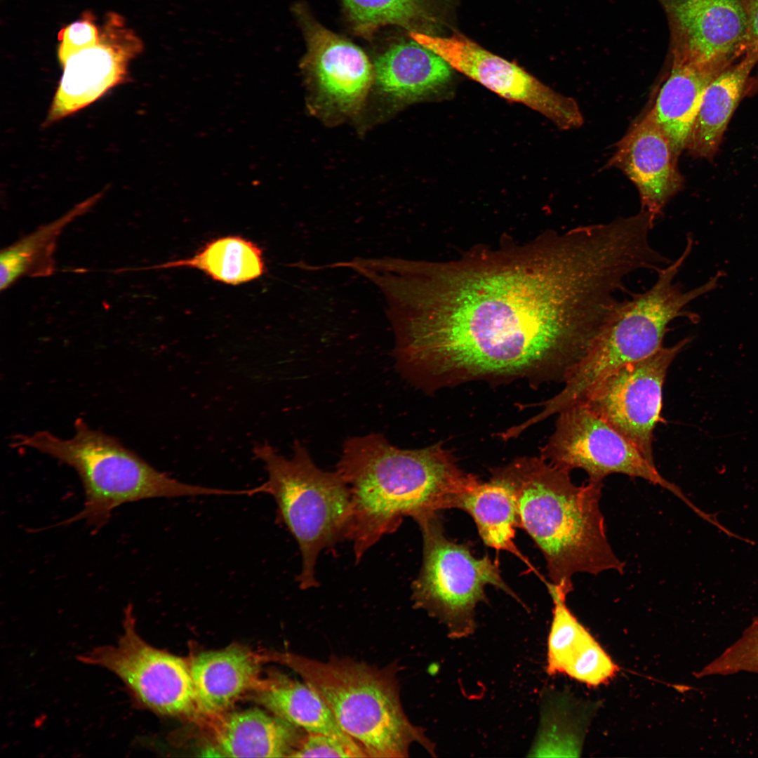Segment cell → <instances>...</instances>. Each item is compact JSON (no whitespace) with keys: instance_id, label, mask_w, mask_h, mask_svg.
Here are the masks:
<instances>
[{"instance_id":"ba28073f","label":"cell","mask_w":758,"mask_h":758,"mask_svg":"<svg viewBox=\"0 0 758 758\" xmlns=\"http://www.w3.org/2000/svg\"><path fill=\"white\" fill-rule=\"evenodd\" d=\"M423 540V562L412 583L416 607L446 625L453 638L473 633L477 604L486 600L487 585L514 599L517 596L503 580L498 563L488 556L475 557L470 548L449 540L438 514L417 522Z\"/></svg>"},{"instance_id":"83f0119b","label":"cell","mask_w":758,"mask_h":758,"mask_svg":"<svg viewBox=\"0 0 758 758\" xmlns=\"http://www.w3.org/2000/svg\"><path fill=\"white\" fill-rule=\"evenodd\" d=\"M99 38L100 28L95 23L94 16L89 12L84 13L80 20L61 29L58 33L60 43L58 56L60 64L72 55L96 44Z\"/></svg>"},{"instance_id":"44dd1931","label":"cell","mask_w":758,"mask_h":758,"mask_svg":"<svg viewBox=\"0 0 758 758\" xmlns=\"http://www.w3.org/2000/svg\"><path fill=\"white\" fill-rule=\"evenodd\" d=\"M757 62L758 51L751 48L706 87L686 148L693 155L710 159L717 152Z\"/></svg>"},{"instance_id":"30bf717a","label":"cell","mask_w":758,"mask_h":758,"mask_svg":"<svg viewBox=\"0 0 758 758\" xmlns=\"http://www.w3.org/2000/svg\"><path fill=\"white\" fill-rule=\"evenodd\" d=\"M557 415L554 431L540 449L544 460L568 472L583 470L593 481H603L611 474L641 478L671 492L694 511L698 509L654 463L584 404L572 405Z\"/></svg>"},{"instance_id":"6da1fadb","label":"cell","mask_w":758,"mask_h":758,"mask_svg":"<svg viewBox=\"0 0 758 758\" xmlns=\"http://www.w3.org/2000/svg\"><path fill=\"white\" fill-rule=\"evenodd\" d=\"M616 292L604 253L572 229L450 262L411 261L389 316L399 359L427 389L564 383L602 331Z\"/></svg>"},{"instance_id":"5b68a950","label":"cell","mask_w":758,"mask_h":758,"mask_svg":"<svg viewBox=\"0 0 758 758\" xmlns=\"http://www.w3.org/2000/svg\"><path fill=\"white\" fill-rule=\"evenodd\" d=\"M16 444L36 449L72 467L85 493L83 510L69 521L84 519L100 528L117 507L155 498L237 495L236 490L182 482L153 467L114 437L82 420L67 439L41 431L18 437Z\"/></svg>"},{"instance_id":"277c9868","label":"cell","mask_w":758,"mask_h":758,"mask_svg":"<svg viewBox=\"0 0 758 758\" xmlns=\"http://www.w3.org/2000/svg\"><path fill=\"white\" fill-rule=\"evenodd\" d=\"M276 658L319 695L368 757H406L414 743L434 755L433 743L404 712L392 669L348 658L324 661L288 653Z\"/></svg>"},{"instance_id":"e0dca14e","label":"cell","mask_w":758,"mask_h":758,"mask_svg":"<svg viewBox=\"0 0 758 758\" xmlns=\"http://www.w3.org/2000/svg\"><path fill=\"white\" fill-rule=\"evenodd\" d=\"M545 583L554 604L547 673L566 674L592 686L606 683L616 675L618 667L571 612L566 604L567 594L551 582Z\"/></svg>"},{"instance_id":"8992f818","label":"cell","mask_w":758,"mask_h":758,"mask_svg":"<svg viewBox=\"0 0 758 758\" xmlns=\"http://www.w3.org/2000/svg\"><path fill=\"white\" fill-rule=\"evenodd\" d=\"M688 238L681 255L660 268L655 283L643 293L622 300L586 356L564 382L563 389L540 404L536 415L542 421L580 402L599 381L620 367L645 358L660 347L669 324L686 314L683 309L692 300L714 289L720 277L688 291L674 279L692 248Z\"/></svg>"},{"instance_id":"d4e9b609","label":"cell","mask_w":758,"mask_h":758,"mask_svg":"<svg viewBox=\"0 0 758 758\" xmlns=\"http://www.w3.org/2000/svg\"><path fill=\"white\" fill-rule=\"evenodd\" d=\"M182 267L199 270L212 279L230 285L257 279L265 270L260 248L254 242L236 235L213 239L190 258L168 261L153 268Z\"/></svg>"},{"instance_id":"4fadbf2b","label":"cell","mask_w":758,"mask_h":758,"mask_svg":"<svg viewBox=\"0 0 758 758\" xmlns=\"http://www.w3.org/2000/svg\"><path fill=\"white\" fill-rule=\"evenodd\" d=\"M671 34L672 58L726 68L751 48L743 0H660Z\"/></svg>"},{"instance_id":"7a4b0ae2","label":"cell","mask_w":758,"mask_h":758,"mask_svg":"<svg viewBox=\"0 0 758 758\" xmlns=\"http://www.w3.org/2000/svg\"><path fill=\"white\" fill-rule=\"evenodd\" d=\"M336 471L350 493L347 540L357 563L384 536L397 530L404 518L418 522L458 507L463 496L480 483L459 467L442 444L401 449L380 434L348 439Z\"/></svg>"},{"instance_id":"d6986e66","label":"cell","mask_w":758,"mask_h":758,"mask_svg":"<svg viewBox=\"0 0 758 758\" xmlns=\"http://www.w3.org/2000/svg\"><path fill=\"white\" fill-rule=\"evenodd\" d=\"M216 724L219 751L233 757H291L307 733L259 709L229 713Z\"/></svg>"},{"instance_id":"f546056e","label":"cell","mask_w":758,"mask_h":758,"mask_svg":"<svg viewBox=\"0 0 758 758\" xmlns=\"http://www.w3.org/2000/svg\"><path fill=\"white\" fill-rule=\"evenodd\" d=\"M726 652L724 659L719 661L725 663L721 669L746 670L758 672V618L747 631V634L740 640L734 649Z\"/></svg>"},{"instance_id":"7c38bea8","label":"cell","mask_w":758,"mask_h":758,"mask_svg":"<svg viewBox=\"0 0 758 758\" xmlns=\"http://www.w3.org/2000/svg\"><path fill=\"white\" fill-rule=\"evenodd\" d=\"M450 66L500 97L521 103L563 130L580 128L584 118L577 102L552 89L514 62L491 53L467 37L412 34Z\"/></svg>"},{"instance_id":"9c48e42d","label":"cell","mask_w":758,"mask_h":758,"mask_svg":"<svg viewBox=\"0 0 758 758\" xmlns=\"http://www.w3.org/2000/svg\"><path fill=\"white\" fill-rule=\"evenodd\" d=\"M79 660L117 676L140 707L168 716L199 712L189 664L145 641L136 631L131 606L124 611L116 644L95 647Z\"/></svg>"},{"instance_id":"9a60e30c","label":"cell","mask_w":758,"mask_h":758,"mask_svg":"<svg viewBox=\"0 0 758 758\" xmlns=\"http://www.w3.org/2000/svg\"><path fill=\"white\" fill-rule=\"evenodd\" d=\"M678 157L660 127L648 112L618 142L607 167L620 170L636 186L641 210L656 220L681 189Z\"/></svg>"},{"instance_id":"5bb4252c","label":"cell","mask_w":758,"mask_h":758,"mask_svg":"<svg viewBox=\"0 0 758 758\" xmlns=\"http://www.w3.org/2000/svg\"><path fill=\"white\" fill-rule=\"evenodd\" d=\"M143 49L140 39L124 18L109 13L99 41L69 56L48 113L52 124L92 104L128 77L130 62Z\"/></svg>"},{"instance_id":"cb8c5ba5","label":"cell","mask_w":758,"mask_h":758,"mask_svg":"<svg viewBox=\"0 0 758 758\" xmlns=\"http://www.w3.org/2000/svg\"><path fill=\"white\" fill-rule=\"evenodd\" d=\"M98 196L78 204L60 218L41 225L1 250L0 254V288L3 291L21 277H46L56 269L55 253L57 243L65 229L85 213Z\"/></svg>"},{"instance_id":"603a6c76","label":"cell","mask_w":758,"mask_h":758,"mask_svg":"<svg viewBox=\"0 0 758 758\" xmlns=\"http://www.w3.org/2000/svg\"><path fill=\"white\" fill-rule=\"evenodd\" d=\"M258 687V701L274 715L306 732L334 736L355 757H368L364 749L340 728L324 700L304 681L276 674Z\"/></svg>"},{"instance_id":"7402d4cb","label":"cell","mask_w":758,"mask_h":758,"mask_svg":"<svg viewBox=\"0 0 758 758\" xmlns=\"http://www.w3.org/2000/svg\"><path fill=\"white\" fill-rule=\"evenodd\" d=\"M378 84L387 94L414 100L436 94L451 77V66L418 41L394 45L375 62Z\"/></svg>"},{"instance_id":"4316f807","label":"cell","mask_w":758,"mask_h":758,"mask_svg":"<svg viewBox=\"0 0 758 758\" xmlns=\"http://www.w3.org/2000/svg\"><path fill=\"white\" fill-rule=\"evenodd\" d=\"M349 16L361 30L385 25L413 27L423 17V0H343Z\"/></svg>"},{"instance_id":"484cf974","label":"cell","mask_w":758,"mask_h":758,"mask_svg":"<svg viewBox=\"0 0 758 758\" xmlns=\"http://www.w3.org/2000/svg\"><path fill=\"white\" fill-rule=\"evenodd\" d=\"M458 508L472 516L486 545L512 553L534 570L514 542L518 527L517 507L504 484L493 477L488 482H480L463 496Z\"/></svg>"},{"instance_id":"8fae6325","label":"cell","mask_w":758,"mask_h":758,"mask_svg":"<svg viewBox=\"0 0 758 758\" xmlns=\"http://www.w3.org/2000/svg\"><path fill=\"white\" fill-rule=\"evenodd\" d=\"M689 340L686 338L672 346H663L645 358L620 367L597 383L578 403L605 420L654 464L653 431L663 420L665 377Z\"/></svg>"},{"instance_id":"52a82bcc","label":"cell","mask_w":758,"mask_h":758,"mask_svg":"<svg viewBox=\"0 0 758 758\" xmlns=\"http://www.w3.org/2000/svg\"><path fill=\"white\" fill-rule=\"evenodd\" d=\"M287 458L271 445L258 444L255 456L265 466L267 479L260 492L271 495L277 518L292 534L301 554L297 581L302 589L319 585L316 564L319 554L347 539L351 517L349 488L338 471L319 468L298 441Z\"/></svg>"},{"instance_id":"2e32d148","label":"cell","mask_w":758,"mask_h":758,"mask_svg":"<svg viewBox=\"0 0 758 758\" xmlns=\"http://www.w3.org/2000/svg\"><path fill=\"white\" fill-rule=\"evenodd\" d=\"M308 66L320 94L342 111L356 108L364 98L373 69L357 46L321 25L306 22Z\"/></svg>"},{"instance_id":"f1b7e54d","label":"cell","mask_w":758,"mask_h":758,"mask_svg":"<svg viewBox=\"0 0 758 758\" xmlns=\"http://www.w3.org/2000/svg\"><path fill=\"white\" fill-rule=\"evenodd\" d=\"M355 757L340 739L324 733L307 732L291 757Z\"/></svg>"},{"instance_id":"3957f363","label":"cell","mask_w":758,"mask_h":758,"mask_svg":"<svg viewBox=\"0 0 758 758\" xmlns=\"http://www.w3.org/2000/svg\"><path fill=\"white\" fill-rule=\"evenodd\" d=\"M569 472L541 456L519 458L491 471L513 496L518 528L542 552L551 583L566 594L578 573H623L625 568L606 536L600 508L603 481L588 479L578 486Z\"/></svg>"},{"instance_id":"4dcf8cb0","label":"cell","mask_w":758,"mask_h":758,"mask_svg":"<svg viewBox=\"0 0 758 758\" xmlns=\"http://www.w3.org/2000/svg\"><path fill=\"white\" fill-rule=\"evenodd\" d=\"M747 12L751 46L758 51V0H743Z\"/></svg>"},{"instance_id":"ac0fdd59","label":"cell","mask_w":758,"mask_h":758,"mask_svg":"<svg viewBox=\"0 0 758 758\" xmlns=\"http://www.w3.org/2000/svg\"><path fill=\"white\" fill-rule=\"evenodd\" d=\"M189 665L198 710L208 715L220 714L260 683L255 657L238 646L200 653Z\"/></svg>"},{"instance_id":"ffe728a7","label":"cell","mask_w":758,"mask_h":758,"mask_svg":"<svg viewBox=\"0 0 758 758\" xmlns=\"http://www.w3.org/2000/svg\"><path fill=\"white\" fill-rule=\"evenodd\" d=\"M672 58L670 74L649 112L679 157L687 148L706 87L726 68Z\"/></svg>"}]
</instances>
